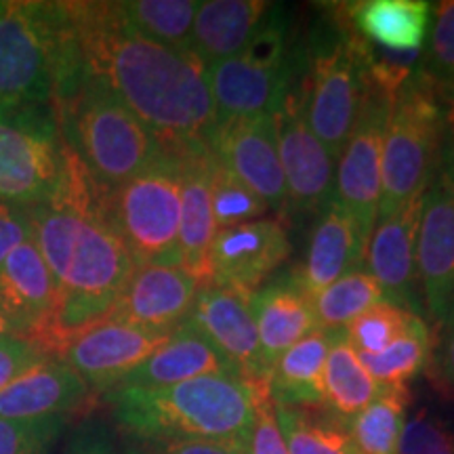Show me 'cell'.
<instances>
[{
	"label": "cell",
	"instance_id": "1",
	"mask_svg": "<svg viewBox=\"0 0 454 454\" xmlns=\"http://www.w3.org/2000/svg\"><path fill=\"white\" fill-rule=\"evenodd\" d=\"M78 67L129 107L168 150L211 144L217 127L207 66L129 26L118 3H64Z\"/></svg>",
	"mask_w": 454,
	"mask_h": 454
},
{
	"label": "cell",
	"instance_id": "2",
	"mask_svg": "<svg viewBox=\"0 0 454 454\" xmlns=\"http://www.w3.org/2000/svg\"><path fill=\"white\" fill-rule=\"evenodd\" d=\"M26 211L32 240L55 280L66 343L70 334L104 320L137 265L107 215L106 190L66 144L55 190Z\"/></svg>",
	"mask_w": 454,
	"mask_h": 454
},
{
	"label": "cell",
	"instance_id": "3",
	"mask_svg": "<svg viewBox=\"0 0 454 454\" xmlns=\"http://www.w3.org/2000/svg\"><path fill=\"white\" fill-rule=\"evenodd\" d=\"M124 438H248L253 387L230 374H207L167 387H116L104 395Z\"/></svg>",
	"mask_w": 454,
	"mask_h": 454
},
{
	"label": "cell",
	"instance_id": "4",
	"mask_svg": "<svg viewBox=\"0 0 454 454\" xmlns=\"http://www.w3.org/2000/svg\"><path fill=\"white\" fill-rule=\"evenodd\" d=\"M51 106L64 144L104 190L133 179L167 152L121 99L78 67V61L59 78Z\"/></svg>",
	"mask_w": 454,
	"mask_h": 454
},
{
	"label": "cell",
	"instance_id": "5",
	"mask_svg": "<svg viewBox=\"0 0 454 454\" xmlns=\"http://www.w3.org/2000/svg\"><path fill=\"white\" fill-rule=\"evenodd\" d=\"M326 21L297 47V74L309 127L337 160L356 127L371 81L366 43L349 26L345 4L326 9Z\"/></svg>",
	"mask_w": 454,
	"mask_h": 454
},
{
	"label": "cell",
	"instance_id": "6",
	"mask_svg": "<svg viewBox=\"0 0 454 454\" xmlns=\"http://www.w3.org/2000/svg\"><path fill=\"white\" fill-rule=\"evenodd\" d=\"M74 57L64 3L0 0V116L51 104Z\"/></svg>",
	"mask_w": 454,
	"mask_h": 454
},
{
	"label": "cell",
	"instance_id": "7",
	"mask_svg": "<svg viewBox=\"0 0 454 454\" xmlns=\"http://www.w3.org/2000/svg\"><path fill=\"white\" fill-rule=\"evenodd\" d=\"M446 124V101L417 66L391 98L383 137L379 217H387L425 194L438 170Z\"/></svg>",
	"mask_w": 454,
	"mask_h": 454
},
{
	"label": "cell",
	"instance_id": "8",
	"mask_svg": "<svg viewBox=\"0 0 454 454\" xmlns=\"http://www.w3.org/2000/svg\"><path fill=\"white\" fill-rule=\"evenodd\" d=\"M181 150L106 190V208L135 265H181Z\"/></svg>",
	"mask_w": 454,
	"mask_h": 454
},
{
	"label": "cell",
	"instance_id": "9",
	"mask_svg": "<svg viewBox=\"0 0 454 454\" xmlns=\"http://www.w3.org/2000/svg\"><path fill=\"white\" fill-rule=\"evenodd\" d=\"M294 70L297 47L291 43L288 11L271 4L242 53L207 67L217 121L274 114L291 87Z\"/></svg>",
	"mask_w": 454,
	"mask_h": 454
},
{
	"label": "cell",
	"instance_id": "10",
	"mask_svg": "<svg viewBox=\"0 0 454 454\" xmlns=\"http://www.w3.org/2000/svg\"><path fill=\"white\" fill-rule=\"evenodd\" d=\"M64 167V139L53 106L0 116V202L34 207L47 200Z\"/></svg>",
	"mask_w": 454,
	"mask_h": 454
},
{
	"label": "cell",
	"instance_id": "11",
	"mask_svg": "<svg viewBox=\"0 0 454 454\" xmlns=\"http://www.w3.org/2000/svg\"><path fill=\"white\" fill-rule=\"evenodd\" d=\"M286 208L293 215L320 213L334 192V158L311 130L305 116V95L299 74L274 112Z\"/></svg>",
	"mask_w": 454,
	"mask_h": 454
},
{
	"label": "cell",
	"instance_id": "12",
	"mask_svg": "<svg viewBox=\"0 0 454 454\" xmlns=\"http://www.w3.org/2000/svg\"><path fill=\"white\" fill-rule=\"evenodd\" d=\"M394 95L368 84L360 116L348 144L339 154L333 200L348 211L360 225L362 236L371 238L381 204L383 137Z\"/></svg>",
	"mask_w": 454,
	"mask_h": 454
},
{
	"label": "cell",
	"instance_id": "13",
	"mask_svg": "<svg viewBox=\"0 0 454 454\" xmlns=\"http://www.w3.org/2000/svg\"><path fill=\"white\" fill-rule=\"evenodd\" d=\"M417 271L423 311L442 333L454 322V185L440 168L423 194Z\"/></svg>",
	"mask_w": 454,
	"mask_h": 454
},
{
	"label": "cell",
	"instance_id": "14",
	"mask_svg": "<svg viewBox=\"0 0 454 454\" xmlns=\"http://www.w3.org/2000/svg\"><path fill=\"white\" fill-rule=\"evenodd\" d=\"M0 308L20 339L32 340L49 356L59 354V299L51 270L34 240L21 244L0 268Z\"/></svg>",
	"mask_w": 454,
	"mask_h": 454
},
{
	"label": "cell",
	"instance_id": "15",
	"mask_svg": "<svg viewBox=\"0 0 454 454\" xmlns=\"http://www.w3.org/2000/svg\"><path fill=\"white\" fill-rule=\"evenodd\" d=\"M170 334L104 317L70 334L55 357L87 383L90 394L106 395L107 391L116 389L152 351L160 348Z\"/></svg>",
	"mask_w": 454,
	"mask_h": 454
},
{
	"label": "cell",
	"instance_id": "16",
	"mask_svg": "<svg viewBox=\"0 0 454 454\" xmlns=\"http://www.w3.org/2000/svg\"><path fill=\"white\" fill-rule=\"evenodd\" d=\"M211 150L221 167L251 187L270 208H286V184L278 154L274 114L217 121Z\"/></svg>",
	"mask_w": 454,
	"mask_h": 454
},
{
	"label": "cell",
	"instance_id": "17",
	"mask_svg": "<svg viewBox=\"0 0 454 454\" xmlns=\"http://www.w3.org/2000/svg\"><path fill=\"white\" fill-rule=\"evenodd\" d=\"M291 254L288 230L280 219H257L219 230L208 251L207 280L253 294Z\"/></svg>",
	"mask_w": 454,
	"mask_h": 454
},
{
	"label": "cell",
	"instance_id": "18",
	"mask_svg": "<svg viewBox=\"0 0 454 454\" xmlns=\"http://www.w3.org/2000/svg\"><path fill=\"white\" fill-rule=\"evenodd\" d=\"M251 299V294L202 280L187 322L236 368L242 381L259 383L268 381V372L261 362Z\"/></svg>",
	"mask_w": 454,
	"mask_h": 454
},
{
	"label": "cell",
	"instance_id": "19",
	"mask_svg": "<svg viewBox=\"0 0 454 454\" xmlns=\"http://www.w3.org/2000/svg\"><path fill=\"white\" fill-rule=\"evenodd\" d=\"M200 284L184 265H137L106 317L170 334L190 317Z\"/></svg>",
	"mask_w": 454,
	"mask_h": 454
},
{
	"label": "cell",
	"instance_id": "20",
	"mask_svg": "<svg viewBox=\"0 0 454 454\" xmlns=\"http://www.w3.org/2000/svg\"><path fill=\"white\" fill-rule=\"evenodd\" d=\"M423 196L387 217H379L366 244L364 268L377 280L383 301L412 314H423L417 271V236Z\"/></svg>",
	"mask_w": 454,
	"mask_h": 454
},
{
	"label": "cell",
	"instance_id": "21",
	"mask_svg": "<svg viewBox=\"0 0 454 454\" xmlns=\"http://www.w3.org/2000/svg\"><path fill=\"white\" fill-rule=\"evenodd\" d=\"M368 240L360 225L337 200H328L311 227L303 265L293 271L305 297L314 299L339 278L364 265Z\"/></svg>",
	"mask_w": 454,
	"mask_h": 454
},
{
	"label": "cell",
	"instance_id": "22",
	"mask_svg": "<svg viewBox=\"0 0 454 454\" xmlns=\"http://www.w3.org/2000/svg\"><path fill=\"white\" fill-rule=\"evenodd\" d=\"M181 160V265L200 280H207L208 251L217 236L211 192L215 162L211 144L184 147Z\"/></svg>",
	"mask_w": 454,
	"mask_h": 454
},
{
	"label": "cell",
	"instance_id": "23",
	"mask_svg": "<svg viewBox=\"0 0 454 454\" xmlns=\"http://www.w3.org/2000/svg\"><path fill=\"white\" fill-rule=\"evenodd\" d=\"M90 395L70 366L49 356L0 391V419L70 417Z\"/></svg>",
	"mask_w": 454,
	"mask_h": 454
},
{
	"label": "cell",
	"instance_id": "24",
	"mask_svg": "<svg viewBox=\"0 0 454 454\" xmlns=\"http://www.w3.org/2000/svg\"><path fill=\"white\" fill-rule=\"evenodd\" d=\"M265 372L288 348L317 328L314 305L297 286L293 274L268 280L251 299Z\"/></svg>",
	"mask_w": 454,
	"mask_h": 454
},
{
	"label": "cell",
	"instance_id": "25",
	"mask_svg": "<svg viewBox=\"0 0 454 454\" xmlns=\"http://www.w3.org/2000/svg\"><path fill=\"white\" fill-rule=\"evenodd\" d=\"M207 374H230L240 379L236 368L185 320L160 348L127 374L118 387H167Z\"/></svg>",
	"mask_w": 454,
	"mask_h": 454
},
{
	"label": "cell",
	"instance_id": "26",
	"mask_svg": "<svg viewBox=\"0 0 454 454\" xmlns=\"http://www.w3.org/2000/svg\"><path fill=\"white\" fill-rule=\"evenodd\" d=\"M427 0H362L345 4L349 26L362 41L391 55H421L431 26Z\"/></svg>",
	"mask_w": 454,
	"mask_h": 454
},
{
	"label": "cell",
	"instance_id": "27",
	"mask_svg": "<svg viewBox=\"0 0 454 454\" xmlns=\"http://www.w3.org/2000/svg\"><path fill=\"white\" fill-rule=\"evenodd\" d=\"M271 3L265 0H207L198 4L190 49L204 66L231 59L253 41Z\"/></svg>",
	"mask_w": 454,
	"mask_h": 454
},
{
	"label": "cell",
	"instance_id": "28",
	"mask_svg": "<svg viewBox=\"0 0 454 454\" xmlns=\"http://www.w3.org/2000/svg\"><path fill=\"white\" fill-rule=\"evenodd\" d=\"M339 333L316 328L278 357L268 377V389L274 404L297 408L325 404L322 374L328 351Z\"/></svg>",
	"mask_w": 454,
	"mask_h": 454
},
{
	"label": "cell",
	"instance_id": "29",
	"mask_svg": "<svg viewBox=\"0 0 454 454\" xmlns=\"http://www.w3.org/2000/svg\"><path fill=\"white\" fill-rule=\"evenodd\" d=\"M288 454H356L345 419L322 406L274 404Z\"/></svg>",
	"mask_w": 454,
	"mask_h": 454
},
{
	"label": "cell",
	"instance_id": "30",
	"mask_svg": "<svg viewBox=\"0 0 454 454\" xmlns=\"http://www.w3.org/2000/svg\"><path fill=\"white\" fill-rule=\"evenodd\" d=\"M322 389H325V406L345 421L364 411L381 391L366 368L362 366L354 348L348 343L345 331L337 334L331 351H328L325 374H322Z\"/></svg>",
	"mask_w": 454,
	"mask_h": 454
},
{
	"label": "cell",
	"instance_id": "31",
	"mask_svg": "<svg viewBox=\"0 0 454 454\" xmlns=\"http://www.w3.org/2000/svg\"><path fill=\"white\" fill-rule=\"evenodd\" d=\"M196 0H124L118 3L129 26L162 47L192 53Z\"/></svg>",
	"mask_w": 454,
	"mask_h": 454
},
{
	"label": "cell",
	"instance_id": "32",
	"mask_svg": "<svg viewBox=\"0 0 454 454\" xmlns=\"http://www.w3.org/2000/svg\"><path fill=\"white\" fill-rule=\"evenodd\" d=\"M434 337L423 316L412 322V326L395 339L389 348L372 356H357L372 381L381 389H404L419 372L429 366Z\"/></svg>",
	"mask_w": 454,
	"mask_h": 454
},
{
	"label": "cell",
	"instance_id": "33",
	"mask_svg": "<svg viewBox=\"0 0 454 454\" xmlns=\"http://www.w3.org/2000/svg\"><path fill=\"white\" fill-rule=\"evenodd\" d=\"M408 395V387L381 389L364 411L349 419L348 429L356 454H397Z\"/></svg>",
	"mask_w": 454,
	"mask_h": 454
},
{
	"label": "cell",
	"instance_id": "34",
	"mask_svg": "<svg viewBox=\"0 0 454 454\" xmlns=\"http://www.w3.org/2000/svg\"><path fill=\"white\" fill-rule=\"evenodd\" d=\"M383 293L364 265L339 278L311 299L317 328L345 331L349 322L364 314L372 305L381 303Z\"/></svg>",
	"mask_w": 454,
	"mask_h": 454
},
{
	"label": "cell",
	"instance_id": "35",
	"mask_svg": "<svg viewBox=\"0 0 454 454\" xmlns=\"http://www.w3.org/2000/svg\"><path fill=\"white\" fill-rule=\"evenodd\" d=\"M419 70L434 82L444 99L454 93V0L431 7V26Z\"/></svg>",
	"mask_w": 454,
	"mask_h": 454
},
{
	"label": "cell",
	"instance_id": "36",
	"mask_svg": "<svg viewBox=\"0 0 454 454\" xmlns=\"http://www.w3.org/2000/svg\"><path fill=\"white\" fill-rule=\"evenodd\" d=\"M417 317L419 314L381 301L357 316L354 322H349L345 328V337L357 356H372L400 339Z\"/></svg>",
	"mask_w": 454,
	"mask_h": 454
},
{
	"label": "cell",
	"instance_id": "37",
	"mask_svg": "<svg viewBox=\"0 0 454 454\" xmlns=\"http://www.w3.org/2000/svg\"><path fill=\"white\" fill-rule=\"evenodd\" d=\"M211 192L213 215L217 231L263 219V215L270 211L268 204L261 200L251 187H247L242 181H238L234 175L227 173V170L219 164L217 158H215L213 162Z\"/></svg>",
	"mask_w": 454,
	"mask_h": 454
},
{
	"label": "cell",
	"instance_id": "38",
	"mask_svg": "<svg viewBox=\"0 0 454 454\" xmlns=\"http://www.w3.org/2000/svg\"><path fill=\"white\" fill-rule=\"evenodd\" d=\"M397 454H454V421L431 406H419L402 427Z\"/></svg>",
	"mask_w": 454,
	"mask_h": 454
},
{
	"label": "cell",
	"instance_id": "39",
	"mask_svg": "<svg viewBox=\"0 0 454 454\" xmlns=\"http://www.w3.org/2000/svg\"><path fill=\"white\" fill-rule=\"evenodd\" d=\"M67 417L0 419V454H51Z\"/></svg>",
	"mask_w": 454,
	"mask_h": 454
},
{
	"label": "cell",
	"instance_id": "40",
	"mask_svg": "<svg viewBox=\"0 0 454 454\" xmlns=\"http://www.w3.org/2000/svg\"><path fill=\"white\" fill-rule=\"evenodd\" d=\"M122 454H248V438H124Z\"/></svg>",
	"mask_w": 454,
	"mask_h": 454
},
{
	"label": "cell",
	"instance_id": "41",
	"mask_svg": "<svg viewBox=\"0 0 454 454\" xmlns=\"http://www.w3.org/2000/svg\"><path fill=\"white\" fill-rule=\"evenodd\" d=\"M253 387V425L248 431V454H288L276 419L268 381L251 383Z\"/></svg>",
	"mask_w": 454,
	"mask_h": 454
},
{
	"label": "cell",
	"instance_id": "42",
	"mask_svg": "<svg viewBox=\"0 0 454 454\" xmlns=\"http://www.w3.org/2000/svg\"><path fill=\"white\" fill-rule=\"evenodd\" d=\"M49 357L47 351L38 348L32 340L11 337L0 340V391L13 383L20 374H24L27 368ZM53 357V356H51Z\"/></svg>",
	"mask_w": 454,
	"mask_h": 454
},
{
	"label": "cell",
	"instance_id": "43",
	"mask_svg": "<svg viewBox=\"0 0 454 454\" xmlns=\"http://www.w3.org/2000/svg\"><path fill=\"white\" fill-rule=\"evenodd\" d=\"M27 240H32V223L26 208L0 202V268Z\"/></svg>",
	"mask_w": 454,
	"mask_h": 454
},
{
	"label": "cell",
	"instance_id": "44",
	"mask_svg": "<svg viewBox=\"0 0 454 454\" xmlns=\"http://www.w3.org/2000/svg\"><path fill=\"white\" fill-rule=\"evenodd\" d=\"M64 454H118L112 431L101 421H84L72 429Z\"/></svg>",
	"mask_w": 454,
	"mask_h": 454
},
{
	"label": "cell",
	"instance_id": "45",
	"mask_svg": "<svg viewBox=\"0 0 454 454\" xmlns=\"http://www.w3.org/2000/svg\"><path fill=\"white\" fill-rule=\"evenodd\" d=\"M429 371L431 379L440 385V389L454 397V322L435 334L429 357Z\"/></svg>",
	"mask_w": 454,
	"mask_h": 454
},
{
	"label": "cell",
	"instance_id": "46",
	"mask_svg": "<svg viewBox=\"0 0 454 454\" xmlns=\"http://www.w3.org/2000/svg\"><path fill=\"white\" fill-rule=\"evenodd\" d=\"M438 168L446 175L448 181L454 185V122L446 124L444 144H442V154Z\"/></svg>",
	"mask_w": 454,
	"mask_h": 454
},
{
	"label": "cell",
	"instance_id": "47",
	"mask_svg": "<svg viewBox=\"0 0 454 454\" xmlns=\"http://www.w3.org/2000/svg\"><path fill=\"white\" fill-rule=\"evenodd\" d=\"M11 337H17V334L13 331V326H11L9 317H7V314H4V309L0 308V340L11 339Z\"/></svg>",
	"mask_w": 454,
	"mask_h": 454
},
{
	"label": "cell",
	"instance_id": "48",
	"mask_svg": "<svg viewBox=\"0 0 454 454\" xmlns=\"http://www.w3.org/2000/svg\"><path fill=\"white\" fill-rule=\"evenodd\" d=\"M446 112H448V122H454V93L450 98H446Z\"/></svg>",
	"mask_w": 454,
	"mask_h": 454
}]
</instances>
